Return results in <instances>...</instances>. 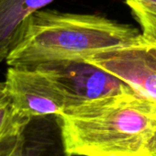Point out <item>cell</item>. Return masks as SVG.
<instances>
[{
  "label": "cell",
  "mask_w": 156,
  "mask_h": 156,
  "mask_svg": "<svg viewBox=\"0 0 156 156\" xmlns=\"http://www.w3.org/2000/svg\"><path fill=\"white\" fill-rule=\"evenodd\" d=\"M58 117L71 156H149L156 103L129 90L72 106Z\"/></svg>",
  "instance_id": "6da1fadb"
},
{
  "label": "cell",
  "mask_w": 156,
  "mask_h": 156,
  "mask_svg": "<svg viewBox=\"0 0 156 156\" xmlns=\"http://www.w3.org/2000/svg\"><path fill=\"white\" fill-rule=\"evenodd\" d=\"M143 44L141 33L129 25L101 16L41 9L24 21L6 62L32 68Z\"/></svg>",
  "instance_id": "7a4b0ae2"
},
{
  "label": "cell",
  "mask_w": 156,
  "mask_h": 156,
  "mask_svg": "<svg viewBox=\"0 0 156 156\" xmlns=\"http://www.w3.org/2000/svg\"><path fill=\"white\" fill-rule=\"evenodd\" d=\"M5 89L21 117L59 116L71 106V96L53 74L40 68L9 66Z\"/></svg>",
  "instance_id": "3957f363"
},
{
  "label": "cell",
  "mask_w": 156,
  "mask_h": 156,
  "mask_svg": "<svg viewBox=\"0 0 156 156\" xmlns=\"http://www.w3.org/2000/svg\"><path fill=\"white\" fill-rule=\"evenodd\" d=\"M156 103V48L147 44L103 51L85 60Z\"/></svg>",
  "instance_id": "277c9868"
},
{
  "label": "cell",
  "mask_w": 156,
  "mask_h": 156,
  "mask_svg": "<svg viewBox=\"0 0 156 156\" xmlns=\"http://www.w3.org/2000/svg\"><path fill=\"white\" fill-rule=\"evenodd\" d=\"M32 68L42 69L58 78L71 96L70 107L132 90L119 78L85 60L45 63Z\"/></svg>",
  "instance_id": "5b68a950"
},
{
  "label": "cell",
  "mask_w": 156,
  "mask_h": 156,
  "mask_svg": "<svg viewBox=\"0 0 156 156\" xmlns=\"http://www.w3.org/2000/svg\"><path fill=\"white\" fill-rule=\"evenodd\" d=\"M11 156H71L65 147L59 117L29 119L20 129Z\"/></svg>",
  "instance_id": "8992f818"
},
{
  "label": "cell",
  "mask_w": 156,
  "mask_h": 156,
  "mask_svg": "<svg viewBox=\"0 0 156 156\" xmlns=\"http://www.w3.org/2000/svg\"><path fill=\"white\" fill-rule=\"evenodd\" d=\"M53 0H0V62L13 50L24 21Z\"/></svg>",
  "instance_id": "52a82bcc"
},
{
  "label": "cell",
  "mask_w": 156,
  "mask_h": 156,
  "mask_svg": "<svg viewBox=\"0 0 156 156\" xmlns=\"http://www.w3.org/2000/svg\"><path fill=\"white\" fill-rule=\"evenodd\" d=\"M142 29L147 45L156 46V0H126Z\"/></svg>",
  "instance_id": "ba28073f"
},
{
  "label": "cell",
  "mask_w": 156,
  "mask_h": 156,
  "mask_svg": "<svg viewBox=\"0 0 156 156\" xmlns=\"http://www.w3.org/2000/svg\"><path fill=\"white\" fill-rule=\"evenodd\" d=\"M28 119L17 113L5 89L4 82H0V140L20 128Z\"/></svg>",
  "instance_id": "9c48e42d"
},
{
  "label": "cell",
  "mask_w": 156,
  "mask_h": 156,
  "mask_svg": "<svg viewBox=\"0 0 156 156\" xmlns=\"http://www.w3.org/2000/svg\"><path fill=\"white\" fill-rule=\"evenodd\" d=\"M22 125H21V127H22ZM21 127L19 128L18 129L10 132L9 134L6 135L4 138L0 140V156H11V154L13 153V151L17 146Z\"/></svg>",
  "instance_id": "30bf717a"
},
{
  "label": "cell",
  "mask_w": 156,
  "mask_h": 156,
  "mask_svg": "<svg viewBox=\"0 0 156 156\" xmlns=\"http://www.w3.org/2000/svg\"><path fill=\"white\" fill-rule=\"evenodd\" d=\"M149 156H156V129L149 145Z\"/></svg>",
  "instance_id": "8fae6325"
},
{
  "label": "cell",
  "mask_w": 156,
  "mask_h": 156,
  "mask_svg": "<svg viewBox=\"0 0 156 156\" xmlns=\"http://www.w3.org/2000/svg\"><path fill=\"white\" fill-rule=\"evenodd\" d=\"M150 46V45H149ZM151 47H154V48H156V46H151Z\"/></svg>",
  "instance_id": "7c38bea8"
}]
</instances>
